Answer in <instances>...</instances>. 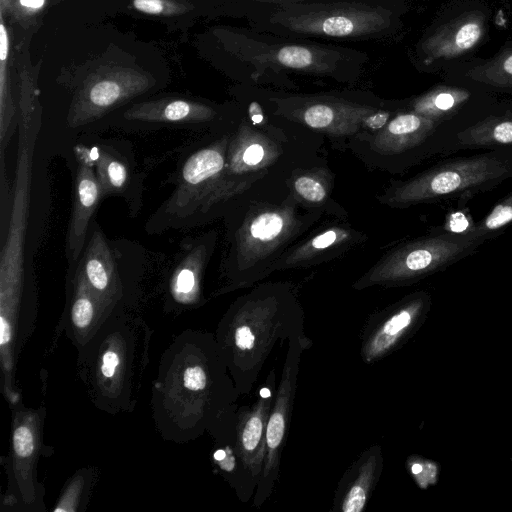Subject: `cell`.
Masks as SVG:
<instances>
[{
    "mask_svg": "<svg viewBox=\"0 0 512 512\" xmlns=\"http://www.w3.org/2000/svg\"><path fill=\"white\" fill-rule=\"evenodd\" d=\"M240 113L231 108L186 98L166 97L131 105L120 114L118 126L126 130H148L155 126L208 127L212 132L230 124Z\"/></svg>",
    "mask_w": 512,
    "mask_h": 512,
    "instance_id": "cell-15",
    "label": "cell"
},
{
    "mask_svg": "<svg viewBox=\"0 0 512 512\" xmlns=\"http://www.w3.org/2000/svg\"><path fill=\"white\" fill-rule=\"evenodd\" d=\"M384 458L380 445L363 451L340 478L333 502V512H362L382 474Z\"/></svg>",
    "mask_w": 512,
    "mask_h": 512,
    "instance_id": "cell-24",
    "label": "cell"
},
{
    "mask_svg": "<svg viewBox=\"0 0 512 512\" xmlns=\"http://www.w3.org/2000/svg\"><path fill=\"white\" fill-rule=\"evenodd\" d=\"M365 236L348 225H334L312 236L298 240L288 248L273 266V272L306 268L332 260L350 247L363 241Z\"/></svg>",
    "mask_w": 512,
    "mask_h": 512,
    "instance_id": "cell-23",
    "label": "cell"
},
{
    "mask_svg": "<svg viewBox=\"0 0 512 512\" xmlns=\"http://www.w3.org/2000/svg\"><path fill=\"white\" fill-rule=\"evenodd\" d=\"M95 472L82 469L74 474L63 489L57 505L53 508L54 512H79L81 505H86L89 492L95 482Z\"/></svg>",
    "mask_w": 512,
    "mask_h": 512,
    "instance_id": "cell-31",
    "label": "cell"
},
{
    "mask_svg": "<svg viewBox=\"0 0 512 512\" xmlns=\"http://www.w3.org/2000/svg\"><path fill=\"white\" fill-rule=\"evenodd\" d=\"M410 474L418 485L425 489L437 479V469L430 461L420 457H410L407 461Z\"/></svg>",
    "mask_w": 512,
    "mask_h": 512,
    "instance_id": "cell-35",
    "label": "cell"
},
{
    "mask_svg": "<svg viewBox=\"0 0 512 512\" xmlns=\"http://www.w3.org/2000/svg\"><path fill=\"white\" fill-rule=\"evenodd\" d=\"M237 117L182 158L174 190L148 219L149 233L190 227L224 168L230 129Z\"/></svg>",
    "mask_w": 512,
    "mask_h": 512,
    "instance_id": "cell-10",
    "label": "cell"
},
{
    "mask_svg": "<svg viewBox=\"0 0 512 512\" xmlns=\"http://www.w3.org/2000/svg\"><path fill=\"white\" fill-rule=\"evenodd\" d=\"M155 81L145 71L127 66H103L77 88L66 117L76 129L92 124L137 96L149 91Z\"/></svg>",
    "mask_w": 512,
    "mask_h": 512,
    "instance_id": "cell-13",
    "label": "cell"
},
{
    "mask_svg": "<svg viewBox=\"0 0 512 512\" xmlns=\"http://www.w3.org/2000/svg\"><path fill=\"white\" fill-rule=\"evenodd\" d=\"M305 335L292 336L287 350L266 427V452L261 477L252 499L260 508L270 498L279 480L280 461L286 444L297 389L302 354L311 346Z\"/></svg>",
    "mask_w": 512,
    "mask_h": 512,
    "instance_id": "cell-12",
    "label": "cell"
},
{
    "mask_svg": "<svg viewBox=\"0 0 512 512\" xmlns=\"http://www.w3.org/2000/svg\"><path fill=\"white\" fill-rule=\"evenodd\" d=\"M15 190L7 243L2 248L0 263V297L22 293L23 244L29 179V150L26 138L20 133Z\"/></svg>",
    "mask_w": 512,
    "mask_h": 512,
    "instance_id": "cell-19",
    "label": "cell"
},
{
    "mask_svg": "<svg viewBox=\"0 0 512 512\" xmlns=\"http://www.w3.org/2000/svg\"><path fill=\"white\" fill-rule=\"evenodd\" d=\"M248 27L294 39L380 41L395 34V0H300L250 13Z\"/></svg>",
    "mask_w": 512,
    "mask_h": 512,
    "instance_id": "cell-6",
    "label": "cell"
},
{
    "mask_svg": "<svg viewBox=\"0 0 512 512\" xmlns=\"http://www.w3.org/2000/svg\"><path fill=\"white\" fill-rule=\"evenodd\" d=\"M483 34L480 16H464L443 26L423 40L419 50L425 56L424 62L441 57H452L471 49Z\"/></svg>",
    "mask_w": 512,
    "mask_h": 512,
    "instance_id": "cell-26",
    "label": "cell"
},
{
    "mask_svg": "<svg viewBox=\"0 0 512 512\" xmlns=\"http://www.w3.org/2000/svg\"><path fill=\"white\" fill-rule=\"evenodd\" d=\"M15 8L13 0H0V13L3 15L12 12Z\"/></svg>",
    "mask_w": 512,
    "mask_h": 512,
    "instance_id": "cell-38",
    "label": "cell"
},
{
    "mask_svg": "<svg viewBox=\"0 0 512 512\" xmlns=\"http://www.w3.org/2000/svg\"><path fill=\"white\" fill-rule=\"evenodd\" d=\"M215 232L181 244L179 260L167 282L166 304L171 309L194 308L205 302L202 295V276L213 252Z\"/></svg>",
    "mask_w": 512,
    "mask_h": 512,
    "instance_id": "cell-21",
    "label": "cell"
},
{
    "mask_svg": "<svg viewBox=\"0 0 512 512\" xmlns=\"http://www.w3.org/2000/svg\"><path fill=\"white\" fill-rule=\"evenodd\" d=\"M488 238L468 230L421 237L395 247L354 282L356 290L412 284L472 254Z\"/></svg>",
    "mask_w": 512,
    "mask_h": 512,
    "instance_id": "cell-9",
    "label": "cell"
},
{
    "mask_svg": "<svg viewBox=\"0 0 512 512\" xmlns=\"http://www.w3.org/2000/svg\"><path fill=\"white\" fill-rule=\"evenodd\" d=\"M10 39L4 15L0 13V156L1 175H5V149L17 125V109L14 104L9 75Z\"/></svg>",
    "mask_w": 512,
    "mask_h": 512,
    "instance_id": "cell-28",
    "label": "cell"
},
{
    "mask_svg": "<svg viewBox=\"0 0 512 512\" xmlns=\"http://www.w3.org/2000/svg\"><path fill=\"white\" fill-rule=\"evenodd\" d=\"M502 147L438 164L405 181L392 183L378 198L405 208L486 191L512 177V149Z\"/></svg>",
    "mask_w": 512,
    "mask_h": 512,
    "instance_id": "cell-8",
    "label": "cell"
},
{
    "mask_svg": "<svg viewBox=\"0 0 512 512\" xmlns=\"http://www.w3.org/2000/svg\"><path fill=\"white\" fill-rule=\"evenodd\" d=\"M76 173L73 188V203L65 241V256L68 264L78 261L93 215L102 196L95 172L91 150L79 144L75 148Z\"/></svg>",
    "mask_w": 512,
    "mask_h": 512,
    "instance_id": "cell-20",
    "label": "cell"
},
{
    "mask_svg": "<svg viewBox=\"0 0 512 512\" xmlns=\"http://www.w3.org/2000/svg\"><path fill=\"white\" fill-rule=\"evenodd\" d=\"M456 140L464 148L511 147L512 114L488 117L459 132Z\"/></svg>",
    "mask_w": 512,
    "mask_h": 512,
    "instance_id": "cell-29",
    "label": "cell"
},
{
    "mask_svg": "<svg viewBox=\"0 0 512 512\" xmlns=\"http://www.w3.org/2000/svg\"><path fill=\"white\" fill-rule=\"evenodd\" d=\"M91 154L102 196L124 197L131 211H137L141 204L143 179L122 149L113 142H103L94 146Z\"/></svg>",
    "mask_w": 512,
    "mask_h": 512,
    "instance_id": "cell-25",
    "label": "cell"
},
{
    "mask_svg": "<svg viewBox=\"0 0 512 512\" xmlns=\"http://www.w3.org/2000/svg\"><path fill=\"white\" fill-rule=\"evenodd\" d=\"M467 98L468 94L465 91L437 88L413 100L408 109L441 123L456 112Z\"/></svg>",
    "mask_w": 512,
    "mask_h": 512,
    "instance_id": "cell-30",
    "label": "cell"
},
{
    "mask_svg": "<svg viewBox=\"0 0 512 512\" xmlns=\"http://www.w3.org/2000/svg\"><path fill=\"white\" fill-rule=\"evenodd\" d=\"M512 223V193L507 195L490 212L469 230L484 235L488 239Z\"/></svg>",
    "mask_w": 512,
    "mask_h": 512,
    "instance_id": "cell-33",
    "label": "cell"
},
{
    "mask_svg": "<svg viewBox=\"0 0 512 512\" xmlns=\"http://www.w3.org/2000/svg\"><path fill=\"white\" fill-rule=\"evenodd\" d=\"M239 392L212 333L188 329L163 352L151 410L167 441L185 443L208 433L234 441Z\"/></svg>",
    "mask_w": 512,
    "mask_h": 512,
    "instance_id": "cell-1",
    "label": "cell"
},
{
    "mask_svg": "<svg viewBox=\"0 0 512 512\" xmlns=\"http://www.w3.org/2000/svg\"><path fill=\"white\" fill-rule=\"evenodd\" d=\"M92 292L113 310H127L128 297L115 254L95 220L91 222L83 251L75 262Z\"/></svg>",
    "mask_w": 512,
    "mask_h": 512,
    "instance_id": "cell-18",
    "label": "cell"
},
{
    "mask_svg": "<svg viewBox=\"0 0 512 512\" xmlns=\"http://www.w3.org/2000/svg\"><path fill=\"white\" fill-rule=\"evenodd\" d=\"M114 312L116 310L107 306L92 292L77 265H69L64 328L77 349L83 346Z\"/></svg>",
    "mask_w": 512,
    "mask_h": 512,
    "instance_id": "cell-22",
    "label": "cell"
},
{
    "mask_svg": "<svg viewBox=\"0 0 512 512\" xmlns=\"http://www.w3.org/2000/svg\"><path fill=\"white\" fill-rule=\"evenodd\" d=\"M276 372L271 369L257 398L236 413L233 448L250 487L256 492L265 459L266 427L276 392Z\"/></svg>",
    "mask_w": 512,
    "mask_h": 512,
    "instance_id": "cell-17",
    "label": "cell"
},
{
    "mask_svg": "<svg viewBox=\"0 0 512 512\" xmlns=\"http://www.w3.org/2000/svg\"><path fill=\"white\" fill-rule=\"evenodd\" d=\"M438 124L412 110L399 109L381 129L355 136L349 146L366 164L392 171L436 131Z\"/></svg>",
    "mask_w": 512,
    "mask_h": 512,
    "instance_id": "cell-14",
    "label": "cell"
},
{
    "mask_svg": "<svg viewBox=\"0 0 512 512\" xmlns=\"http://www.w3.org/2000/svg\"><path fill=\"white\" fill-rule=\"evenodd\" d=\"M429 294L418 291L371 314L361 334L360 356L371 364L398 350L425 321Z\"/></svg>",
    "mask_w": 512,
    "mask_h": 512,
    "instance_id": "cell-16",
    "label": "cell"
},
{
    "mask_svg": "<svg viewBox=\"0 0 512 512\" xmlns=\"http://www.w3.org/2000/svg\"><path fill=\"white\" fill-rule=\"evenodd\" d=\"M132 6L138 12L154 16L179 15L191 9L176 0H132Z\"/></svg>",
    "mask_w": 512,
    "mask_h": 512,
    "instance_id": "cell-34",
    "label": "cell"
},
{
    "mask_svg": "<svg viewBox=\"0 0 512 512\" xmlns=\"http://www.w3.org/2000/svg\"><path fill=\"white\" fill-rule=\"evenodd\" d=\"M287 184L303 205L337 217L346 214L332 198V173L324 161L297 171Z\"/></svg>",
    "mask_w": 512,
    "mask_h": 512,
    "instance_id": "cell-27",
    "label": "cell"
},
{
    "mask_svg": "<svg viewBox=\"0 0 512 512\" xmlns=\"http://www.w3.org/2000/svg\"><path fill=\"white\" fill-rule=\"evenodd\" d=\"M45 3V0H18L14 10L19 8L23 15H32L39 11Z\"/></svg>",
    "mask_w": 512,
    "mask_h": 512,
    "instance_id": "cell-37",
    "label": "cell"
},
{
    "mask_svg": "<svg viewBox=\"0 0 512 512\" xmlns=\"http://www.w3.org/2000/svg\"><path fill=\"white\" fill-rule=\"evenodd\" d=\"M271 115L319 134L348 137L381 129L399 110L363 91L298 93L246 85Z\"/></svg>",
    "mask_w": 512,
    "mask_h": 512,
    "instance_id": "cell-7",
    "label": "cell"
},
{
    "mask_svg": "<svg viewBox=\"0 0 512 512\" xmlns=\"http://www.w3.org/2000/svg\"><path fill=\"white\" fill-rule=\"evenodd\" d=\"M231 13L236 17L246 18L250 13L267 5L295 2L300 0H224Z\"/></svg>",
    "mask_w": 512,
    "mask_h": 512,
    "instance_id": "cell-36",
    "label": "cell"
},
{
    "mask_svg": "<svg viewBox=\"0 0 512 512\" xmlns=\"http://www.w3.org/2000/svg\"><path fill=\"white\" fill-rule=\"evenodd\" d=\"M466 76L492 87L512 90V51L472 68Z\"/></svg>",
    "mask_w": 512,
    "mask_h": 512,
    "instance_id": "cell-32",
    "label": "cell"
},
{
    "mask_svg": "<svg viewBox=\"0 0 512 512\" xmlns=\"http://www.w3.org/2000/svg\"><path fill=\"white\" fill-rule=\"evenodd\" d=\"M324 214L303 205L288 187L253 198L226 215L227 284L217 294L250 287L270 275L280 256Z\"/></svg>",
    "mask_w": 512,
    "mask_h": 512,
    "instance_id": "cell-3",
    "label": "cell"
},
{
    "mask_svg": "<svg viewBox=\"0 0 512 512\" xmlns=\"http://www.w3.org/2000/svg\"><path fill=\"white\" fill-rule=\"evenodd\" d=\"M304 333V313L286 283H264L238 297L214 333L240 395L249 394L278 342Z\"/></svg>",
    "mask_w": 512,
    "mask_h": 512,
    "instance_id": "cell-4",
    "label": "cell"
},
{
    "mask_svg": "<svg viewBox=\"0 0 512 512\" xmlns=\"http://www.w3.org/2000/svg\"><path fill=\"white\" fill-rule=\"evenodd\" d=\"M152 333L143 319L120 310L78 349V374L97 408L109 414L134 410Z\"/></svg>",
    "mask_w": 512,
    "mask_h": 512,
    "instance_id": "cell-5",
    "label": "cell"
},
{
    "mask_svg": "<svg viewBox=\"0 0 512 512\" xmlns=\"http://www.w3.org/2000/svg\"><path fill=\"white\" fill-rule=\"evenodd\" d=\"M13 413L11 449L5 464L8 486L5 499L24 511H42L44 489L37 479L43 446L45 408L11 405Z\"/></svg>",
    "mask_w": 512,
    "mask_h": 512,
    "instance_id": "cell-11",
    "label": "cell"
},
{
    "mask_svg": "<svg viewBox=\"0 0 512 512\" xmlns=\"http://www.w3.org/2000/svg\"><path fill=\"white\" fill-rule=\"evenodd\" d=\"M222 53L239 84L291 91L290 74L355 83L370 57L359 49L314 40L281 37L246 28L217 33Z\"/></svg>",
    "mask_w": 512,
    "mask_h": 512,
    "instance_id": "cell-2",
    "label": "cell"
}]
</instances>
